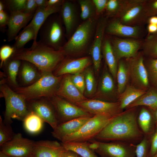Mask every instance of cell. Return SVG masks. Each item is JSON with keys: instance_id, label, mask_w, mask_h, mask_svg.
Returning a JSON list of instances; mask_svg holds the SVG:
<instances>
[{"instance_id": "obj_1", "label": "cell", "mask_w": 157, "mask_h": 157, "mask_svg": "<svg viewBox=\"0 0 157 157\" xmlns=\"http://www.w3.org/2000/svg\"><path fill=\"white\" fill-rule=\"evenodd\" d=\"M138 107L126 109L114 116L94 139L134 144L140 142L144 135L138 123Z\"/></svg>"}, {"instance_id": "obj_45", "label": "cell", "mask_w": 157, "mask_h": 157, "mask_svg": "<svg viewBox=\"0 0 157 157\" xmlns=\"http://www.w3.org/2000/svg\"><path fill=\"white\" fill-rule=\"evenodd\" d=\"M14 51V49L13 46L4 45L1 47L0 49V68L11 57Z\"/></svg>"}, {"instance_id": "obj_27", "label": "cell", "mask_w": 157, "mask_h": 157, "mask_svg": "<svg viewBox=\"0 0 157 157\" xmlns=\"http://www.w3.org/2000/svg\"><path fill=\"white\" fill-rule=\"evenodd\" d=\"M22 61L21 60L10 57L1 68L4 71L6 83L11 88L19 87L17 77Z\"/></svg>"}, {"instance_id": "obj_54", "label": "cell", "mask_w": 157, "mask_h": 157, "mask_svg": "<svg viewBox=\"0 0 157 157\" xmlns=\"http://www.w3.org/2000/svg\"><path fill=\"white\" fill-rule=\"evenodd\" d=\"M47 0H35L37 8H44L47 6Z\"/></svg>"}, {"instance_id": "obj_16", "label": "cell", "mask_w": 157, "mask_h": 157, "mask_svg": "<svg viewBox=\"0 0 157 157\" xmlns=\"http://www.w3.org/2000/svg\"><path fill=\"white\" fill-rule=\"evenodd\" d=\"M107 18L102 16L98 18L94 37L89 48V53L96 74L99 72L101 65L102 48L108 23Z\"/></svg>"}, {"instance_id": "obj_59", "label": "cell", "mask_w": 157, "mask_h": 157, "mask_svg": "<svg viewBox=\"0 0 157 157\" xmlns=\"http://www.w3.org/2000/svg\"><path fill=\"white\" fill-rule=\"evenodd\" d=\"M152 157H157V153Z\"/></svg>"}, {"instance_id": "obj_35", "label": "cell", "mask_w": 157, "mask_h": 157, "mask_svg": "<svg viewBox=\"0 0 157 157\" xmlns=\"http://www.w3.org/2000/svg\"><path fill=\"white\" fill-rule=\"evenodd\" d=\"M141 48L145 57L157 59V33L148 34L143 41Z\"/></svg>"}, {"instance_id": "obj_17", "label": "cell", "mask_w": 157, "mask_h": 157, "mask_svg": "<svg viewBox=\"0 0 157 157\" xmlns=\"http://www.w3.org/2000/svg\"><path fill=\"white\" fill-rule=\"evenodd\" d=\"M106 65L99 80L97 89L93 99L111 102L118 101L119 94L115 80Z\"/></svg>"}, {"instance_id": "obj_40", "label": "cell", "mask_w": 157, "mask_h": 157, "mask_svg": "<svg viewBox=\"0 0 157 157\" xmlns=\"http://www.w3.org/2000/svg\"><path fill=\"white\" fill-rule=\"evenodd\" d=\"M15 134L10 124H5L0 116V146L11 140Z\"/></svg>"}, {"instance_id": "obj_46", "label": "cell", "mask_w": 157, "mask_h": 157, "mask_svg": "<svg viewBox=\"0 0 157 157\" xmlns=\"http://www.w3.org/2000/svg\"><path fill=\"white\" fill-rule=\"evenodd\" d=\"M145 11L147 17L157 16V0H146Z\"/></svg>"}, {"instance_id": "obj_20", "label": "cell", "mask_w": 157, "mask_h": 157, "mask_svg": "<svg viewBox=\"0 0 157 157\" xmlns=\"http://www.w3.org/2000/svg\"><path fill=\"white\" fill-rule=\"evenodd\" d=\"M56 94L74 104L88 99L73 83L70 74L63 75Z\"/></svg>"}, {"instance_id": "obj_12", "label": "cell", "mask_w": 157, "mask_h": 157, "mask_svg": "<svg viewBox=\"0 0 157 157\" xmlns=\"http://www.w3.org/2000/svg\"><path fill=\"white\" fill-rule=\"evenodd\" d=\"M34 143L18 133L15 134L11 140L0 146L1 151L12 157H30Z\"/></svg>"}, {"instance_id": "obj_21", "label": "cell", "mask_w": 157, "mask_h": 157, "mask_svg": "<svg viewBox=\"0 0 157 157\" xmlns=\"http://www.w3.org/2000/svg\"><path fill=\"white\" fill-rule=\"evenodd\" d=\"M66 149L62 143L56 141L35 142L31 156L33 157H60Z\"/></svg>"}, {"instance_id": "obj_55", "label": "cell", "mask_w": 157, "mask_h": 157, "mask_svg": "<svg viewBox=\"0 0 157 157\" xmlns=\"http://www.w3.org/2000/svg\"><path fill=\"white\" fill-rule=\"evenodd\" d=\"M148 24H152L157 25V16H154L149 17L147 21Z\"/></svg>"}, {"instance_id": "obj_32", "label": "cell", "mask_w": 157, "mask_h": 157, "mask_svg": "<svg viewBox=\"0 0 157 157\" xmlns=\"http://www.w3.org/2000/svg\"><path fill=\"white\" fill-rule=\"evenodd\" d=\"M61 143L66 150L72 151L81 157H98L94 151L90 148L89 143L87 142Z\"/></svg>"}, {"instance_id": "obj_38", "label": "cell", "mask_w": 157, "mask_h": 157, "mask_svg": "<svg viewBox=\"0 0 157 157\" xmlns=\"http://www.w3.org/2000/svg\"><path fill=\"white\" fill-rule=\"evenodd\" d=\"M144 62L150 86L157 91V59L144 57Z\"/></svg>"}, {"instance_id": "obj_19", "label": "cell", "mask_w": 157, "mask_h": 157, "mask_svg": "<svg viewBox=\"0 0 157 157\" xmlns=\"http://www.w3.org/2000/svg\"><path fill=\"white\" fill-rule=\"evenodd\" d=\"M92 62L91 58L85 57L76 59H66L60 63L53 72L57 76L74 74L83 72Z\"/></svg>"}, {"instance_id": "obj_13", "label": "cell", "mask_w": 157, "mask_h": 157, "mask_svg": "<svg viewBox=\"0 0 157 157\" xmlns=\"http://www.w3.org/2000/svg\"><path fill=\"white\" fill-rule=\"evenodd\" d=\"M93 115H106L114 116L123 110L119 101L111 102L96 99H87L74 104Z\"/></svg>"}, {"instance_id": "obj_31", "label": "cell", "mask_w": 157, "mask_h": 157, "mask_svg": "<svg viewBox=\"0 0 157 157\" xmlns=\"http://www.w3.org/2000/svg\"><path fill=\"white\" fill-rule=\"evenodd\" d=\"M147 91L137 88L129 83L124 91L119 94L118 101L120 109H126L130 104L144 94Z\"/></svg>"}, {"instance_id": "obj_18", "label": "cell", "mask_w": 157, "mask_h": 157, "mask_svg": "<svg viewBox=\"0 0 157 157\" xmlns=\"http://www.w3.org/2000/svg\"><path fill=\"white\" fill-rule=\"evenodd\" d=\"M105 32L119 37L141 39L145 32L143 26L126 25L114 18L109 22H108Z\"/></svg>"}, {"instance_id": "obj_61", "label": "cell", "mask_w": 157, "mask_h": 157, "mask_svg": "<svg viewBox=\"0 0 157 157\" xmlns=\"http://www.w3.org/2000/svg\"><path fill=\"white\" fill-rule=\"evenodd\" d=\"M30 157H33V156H31Z\"/></svg>"}, {"instance_id": "obj_6", "label": "cell", "mask_w": 157, "mask_h": 157, "mask_svg": "<svg viewBox=\"0 0 157 157\" xmlns=\"http://www.w3.org/2000/svg\"><path fill=\"white\" fill-rule=\"evenodd\" d=\"M0 97L4 98L5 102L4 122L10 124L12 119L23 121L30 112L25 98L15 92L6 83H0Z\"/></svg>"}, {"instance_id": "obj_43", "label": "cell", "mask_w": 157, "mask_h": 157, "mask_svg": "<svg viewBox=\"0 0 157 157\" xmlns=\"http://www.w3.org/2000/svg\"><path fill=\"white\" fill-rule=\"evenodd\" d=\"M27 0H7L3 1L6 8L10 13L18 11L22 12Z\"/></svg>"}, {"instance_id": "obj_2", "label": "cell", "mask_w": 157, "mask_h": 157, "mask_svg": "<svg viewBox=\"0 0 157 157\" xmlns=\"http://www.w3.org/2000/svg\"><path fill=\"white\" fill-rule=\"evenodd\" d=\"M66 56L62 50H55L38 41L29 48L15 51L11 57L29 62L43 73L53 72Z\"/></svg>"}, {"instance_id": "obj_48", "label": "cell", "mask_w": 157, "mask_h": 157, "mask_svg": "<svg viewBox=\"0 0 157 157\" xmlns=\"http://www.w3.org/2000/svg\"><path fill=\"white\" fill-rule=\"evenodd\" d=\"M37 8L35 0H27L22 12L27 14H34Z\"/></svg>"}, {"instance_id": "obj_9", "label": "cell", "mask_w": 157, "mask_h": 157, "mask_svg": "<svg viewBox=\"0 0 157 157\" xmlns=\"http://www.w3.org/2000/svg\"><path fill=\"white\" fill-rule=\"evenodd\" d=\"M144 58L142 52H138L134 56L125 60L129 70V84L137 88L147 91L150 86Z\"/></svg>"}, {"instance_id": "obj_41", "label": "cell", "mask_w": 157, "mask_h": 157, "mask_svg": "<svg viewBox=\"0 0 157 157\" xmlns=\"http://www.w3.org/2000/svg\"><path fill=\"white\" fill-rule=\"evenodd\" d=\"M123 2L121 0H108L105 9L107 17H115L119 11Z\"/></svg>"}, {"instance_id": "obj_8", "label": "cell", "mask_w": 157, "mask_h": 157, "mask_svg": "<svg viewBox=\"0 0 157 157\" xmlns=\"http://www.w3.org/2000/svg\"><path fill=\"white\" fill-rule=\"evenodd\" d=\"M115 116L104 115H94L78 130L66 137L61 142L62 143L85 142L94 139Z\"/></svg>"}, {"instance_id": "obj_22", "label": "cell", "mask_w": 157, "mask_h": 157, "mask_svg": "<svg viewBox=\"0 0 157 157\" xmlns=\"http://www.w3.org/2000/svg\"><path fill=\"white\" fill-rule=\"evenodd\" d=\"M7 24V40L15 39L20 30L32 19L34 14H27L22 11L10 13Z\"/></svg>"}, {"instance_id": "obj_56", "label": "cell", "mask_w": 157, "mask_h": 157, "mask_svg": "<svg viewBox=\"0 0 157 157\" xmlns=\"http://www.w3.org/2000/svg\"><path fill=\"white\" fill-rule=\"evenodd\" d=\"M150 110L151 111L153 115L155 124L156 125H157V109L153 110Z\"/></svg>"}, {"instance_id": "obj_51", "label": "cell", "mask_w": 157, "mask_h": 157, "mask_svg": "<svg viewBox=\"0 0 157 157\" xmlns=\"http://www.w3.org/2000/svg\"><path fill=\"white\" fill-rule=\"evenodd\" d=\"M64 0H47V6H62Z\"/></svg>"}, {"instance_id": "obj_57", "label": "cell", "mask_w": 157, "mask_h": 157, "mask_svg": "<svg viewBox=\"0 0 157 157\" xmlns=\"http://www.w3.org/2000/svg\"><path fill=\"white\" fill-rule=\"evenodd\" d=\"M6 8L5 4L3 1H0V12L5 10Z\"/></svg>"}, {"instance_id": "obj_10", "label": "cell", "mask_w": 157, "mask_h": 157, "mask_svg": "<svg viewBox=\"0 0 157 157\" xmlns=\"http://www.w3.org/2000/svg\"><path fill=\"white\" fill-rule=\"evenodd\" d=\"M49 99L54 108L58 124L80 117L94 115L56 94Z\"/></svg>"}, {"instance_id": "obj_34", "label": "cell", "mask_w": 157, "mask_h": 157, "mask_svg": "<svg viewBox=\"0 0 157 157\" xmlns=\"http://www.w3.org/2000/svg\"><path fill=\"white\" fill-rule=\"evenodd\" d=\"M15 40V42L13 46L15 51L24 48L25 45L31 40H33V44H35L37 42L33 29L27 25L24 28Z\"/></svg>"}, {"instance_id": "obj_58", "label": "cell", "mask_w": 157, "mask_h": 157, "mask_svg": "<svg viewBox=\"0 0 157 157\" xmlns=\"http://www.w3.org/2000/svg\"><path fill=\"white\" fill-rule=\"evenodd\" d=\"M0 157H12L10 156H9L3 153L2 151H0Z\"/></svg>"}, {"instance_id": "obj_11", "label": "cell", "mask_w": 157, "mask_h": 157, "mask_svg": "<svg viewBox=\"0 0 157 157\" xmlns=\"http://www.w3.org/2000/svg\"><path fill=\"white\" fill-rule=\"evenodd\" d=\"M29 112H33L53 129L58 124L54 107L49 98L41 97L26 101Z\"/></svg>"}, {"instance_id": "obj_24", "label": "cell", "mask_w": 157, "mask_h": 157, "mask_svg": "<svg viewBox=\"0 0 157 157\" xmlns=\"http://www.w3.org/2000/svg\"><path fill=\"white\" fill-rule=\"evenodd\" d=\"M42 73L35 65L25 60H22L17 77L19 87L29 86L37 81Z\"/></svg>"}, {"instance_id": "obj_36", "label": "cell", "mask_w": 157, "mask_h": 157, "mask_svg": "<svg viewBox=\"0 0 157 157\" xmlns=\"http://www.w3.org/2000/svg\"><path fill=\"white\" fill-rule=\"evenodd\" d=\"M25 129L31 134H36L42 130L43 122V119L35 113L30 112L23 121Z\"/></svg>"}, {"instance_id": "obj_25", "label": "cell", "mask_w": 157, "mask_h": 157, "mask_svg": "<svg viewBox=\"0 0 157 157\" xmlns=\"http://www.w3.org/2000/svg\"><path fill=\"white\" fill-rule=\"evenodd\" d=\"M65 27L66 37L68 40L73 33L77 20L76 7L71 1H64L60 12Z\"/></svg>"}, {"instance_id": "obj_53", "label": "cell", "mask_w": 157, "mask_h": 157, "mask_svg": "<svg viewBox=\"0 0 157 157\" xmlns=\"http://www.w3.org/2000/svg\"><path fill=\"white\" fill-rule=\"evenodd\" d=\"M147 30L148 32V34H152L157 33V25L152 24H148L147 27Z\"/></svg>"}, {"instance_id": "obj_3", "label": "cell", "mask_w": 157, "mask_h": 157, "mask_svg": "<svg viewBox=\"0 0 157 157\" xmlns=\"http://www.w3.org/2000/svg\"><path fill=\"white\" fill-rule=\"evenodd\" d=\"M98 18L95 17L90 19L79 25L60 49L66 56L81 53L90 48Z\"/></svg>"}, {"instance_id": "obj_26", "label": "cell", "mask_w": 157, "mask_h": 157, "mask_svg": "<svg viewBox=\"0 0 157 157\" xmlns=\"http://www.w3.org/2000/svg\"><path fill=\"white\" fill-rule=\"evenodd\" d=\"M62 6H47L44 8H37L32 19L27 25L33 29L36 40L39 29L43 23L51 15L59 13Z\"/></svg>"}, {"instance_id": "obj_52", "label": "cell", "mask_w": 157, "mask_h": 157, "mask_svg": "<svg viewBox=\"0 0 157 157\" xmlns=\"http://www.w3.org/2000/svg\"><path fill=\"white\" fill-rule=\"evenodd\" d=\"M78 155L75 152L66 150L61 154L60 157H78Z\"/></svg>"}, {"instance_id": "obj_29", "label": "cell", "mask_w": 157, "mask_h": 157, "mask_svg": "<svg viewBox=\"0 0 157 157\" xmlns=\"http://www.w3.org/2000/svg\"><path fill=\"white\" fill-rule=\"evenodd\" d=\"M102 51L106 65L115 80H116L118 63L114 53L110 40L105 38L103 40Z\"/></svg>"}, {"instance_id": "obj_28", "label": "cell", "mask_w": 157, "mask_h": 157, "mask_svg": "<svg viewBox=\"0 0 157 157\" xmlns=\"http://www.w3.org/2000/svg\"><path fill=\"white\" fill-rule=\"evenodd\" d=\"M137 121L139 128L145 135L149 136L153 133L155 122L153 114L149 108L142 106L139 110Z\"/></svg>"}, {"instance_id": "obj_39", "label": "cell", "mask_w": 157, "mask_h": 157, "mask_svg": "<svg viewBox=\"0 0 157 157\" xmlns=\"http://www.w3.org/2000/svg\"><path fill=\"white\" fill-rule=\"evenodd\" d=\"M81 18L85 21L90 19L98 17L96 10L92 0H79Z\"/></svg>"}, {"instance_id": "obj_14", "label": "cell", "mask_w": 157, "mask_h": 157, "mask_svg": "<svg viewBox=\"0 0 157 157\" xmlns=\"http://www.w3.org/2000/svg\"><path fill=\"white\" fill-rule=\"evenodd\" d=\"M99 147L94 151L101 157H134L136 145L122 142H111L99 141Z\"/></svg>"}, {"instance_id": "obj_49", "label": "cell", "mask_w": 157, "mask_h": 157, "mask_svg": "<svg viewBox=\"0 0 157 157\" xmlns=\"http://www.w3.org/2000/svg\"><path fill=\"white\" fill-rule=\"evenodd\" d=\"M94 4L97 16H99L106 9L108 0H92Z\"/></svg>"}, {"instance_id": "obj_33", "label": "cell", "mask_w": 157, "mask_h": 157, "mask_svg": "<svg viewBox=\"0 0 157 157\" xmlns=\"http://www.w3.org/2000/svg\"><path fill=\"white\" fill-rule=\"evenodd\" d=\"M129 74L128 67L125 60L121 59L118 62L116 75L117 89L119 94L122 93L129 84Z\"/></svg>"}, {"instance_id": "obj_15", "label": "cell", "mask_w": 157, "mask_h": 157, "mask_svg": "<svg viewBox=\"0 0 157 157\" xmlns=\"http://www.w3.org/2000/svg\"><path fill=\"white\" fill-rule=\"evenodd\" d=\"M112 49L118 62L135 55L142 47L143 41L141 39L115 37L110 40Z\"/></svg>"}, {"instance_id": "obj_47", "label": "cell", "mask_w": 157, "mask_h": 157, "mask_svg": "<svg viewBox=\"0 0 157 157\" xmlns=\"http://www.w3.org/2000/svg\"><path fill=\"white\" fill-rule=\"evenodd\" d=\"M150 140V149L149 156L152 157L157 153V125Z\"/></svg>"}, {"instance_id": "obj_4", "label": "cell", "mask_w": 157, "mask_h": 157, "mask_svg": "<svg viewBox=\"0 0 157 157\" xmlns=\"http://www.w3.org/2000/svg\"><path fill=\"white\" fill-rule=\"evenodd\" d=\"M63 76H56L51 72L43 73L37 81L29 86L11 88L26 101L41 97L49 98L56 94Z\"/></svg>"}, {"instance_id": "obj_5", "label": "cell", "mask_w": 157, "mask_h": 157, "mask_svg": "<svg viewBox=\"0 0 157 157\" xmlns=\"http://www.w3.org/2000/svg\"><path fill=\"white\" fill-rule=\"evenodd\" d=\"M51 15L40 28L38 34L40 40L44 45L56 50H59L66 43L65 27L60 14Z\"/></svg>"}, {"instance_id": "obj_42", "label": "cell", "mask_w": 157, "mask_h": 157, "mask_svg": "<svg viewBox=\"0 0 157 157\" xmlns=\"http://www.w3.org/2000/svg\"><path fill=\"white\" fill-rule=\"evenodd\" d=\"M150 144V140L145 135L142 140L136 145V157H147L149 147Z\"/></svg>"}, {"instance_id": "obj_60", "label": "cell", "mask_w": 157, "mask_h": 157, "mask_svg": "<svg viewBox=\"0 0 157 157\" xmlns=\"http://www.w3.org/2000/svg\"><path fill=\"white\" fill-rule=\"evenodd\" d=\"M78 157H81V156H79Z\"/></svg>"}, {"instance_id": "obj_44", "label": "cell", "mask_w": 157, "mask_h": 157, "mask_svg": "<svg viewBox=\"0 0 157 157\" xmlns=\"http://www.w3.org/2000/svg\"><path fill=\"white\" fill-rule=\"evenodd\" d=\"M83 71L71 74V78L72 83L80 92L83 94L84 93L85 89Z\"/></svg>"}, {"instance_id": "obj_30", "label": "cell", "mask_w": 157, "mask_h": 157, "mask_svg": "<svg viewBox=\"0 0 157 157\" xmlns=\"http://www.w3.org/2000/svg\"><path fill=\"white\" fill-rule=\"evenodd\" d=\"M140 106L146 107L153 110L157 109V91L150 87L144 94L130 104L126 109Z\"/></svg>"}, {"instance_id": "obj_23", "label": "cell", "mask_w": 157, "mask_h": 157, "mask_svg": "<svg viewBox=\"0 0 157 157\" xmlns=\"http://www.w3.org/2000/svg\"><path fill=\"white\" fill-rule=\"evenodd\" d=\"M93 116L80 117L58 124L51 132L52 135L61 141L66 137L78 130Z\"/></svg>"}, {"instance_id": "obj_37", "label": "cell", "mask_w": 157, "mask_h": 157, "mask_svg": "<svg viewBox=\"0 0 157 157\" xmlns=\"http://www.w3.org/2000/svg\"><path fill=\"white\" fill-rule=\"evenodd\" d=\"M89 67L83 71L85 84L84 94L86 97H91L94 96L97 90L96 81L93 69Z\"/></svg>"}, {"instance_id": "obj_7", "label": "cell", "mask_w": 157, "mask_h": 157, "mask_svg": "<svg viewBox=\"0 0 157 157\" xmlns=\"http://www.w3.org/2000/svg\"><path fill=\"white\" fill-rule=\"evenodd\" d=\"M146 0H123L121 7L114 18L128 26H142L147 22L145 11Z\"/></svg>"}, {"instance_id": "obj_50", "label": "cell", "mask_w": 157, "mask_h": 157, "mask_svg": "<svg viewBox=\"0 0 157 157\" xmlns=\"http://www.w3.org/2000/svg\"><path fill=\"white\" fill-rule=\"evenodd\" d=\"M9 15L5 10L0 12V26L1 28H5L7 26Z\"/></svg>"}]
</instances>
